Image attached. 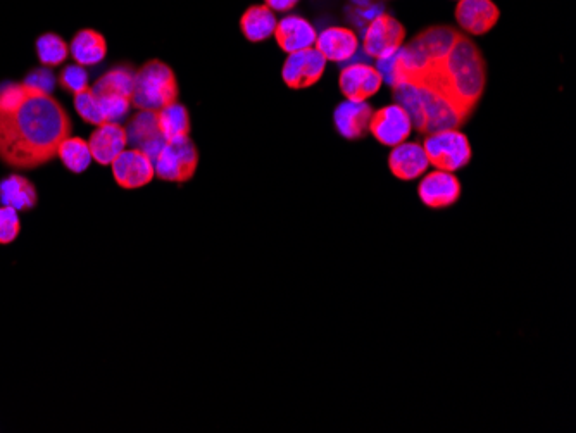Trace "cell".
Listing matches in <instances>:
<instances>
[{
  "label": "cell",
  "instance_id": "cell-29",
  "mask_svg": "<svg viewBox=\"0 0 576 433\" xmlns=\"http://www.w3.org/2000/svg\"><path fill=\"white\" fill-rule=\"evenodd\" d=\"M97 97L106 123H119L132 107V101L123 95H97Z\"/></svg>",
  "mask_w": 576,
  "mask_h": 433
},
{
  "label": "cell",
  "instance_id": "cell-15",
  "mask_svg": "<svg viewBox=\"0 0 576 433\" xmlns=\"http://www.w3.org/2000/svg\"><path fill=\"white\" fill-rule=\"evenodd\" d=\"M373 107L368 102L344 101L333 113V123L340 137L361 140L370 132Z\"/></svg>",
  "mask_w": 576,
  "mask_h": 433
},
{
  "label": "cell",
  "instance_id": "cell-28",
  "mask_svg": "<svg viewBox=\"0 0 576 433\" xmlns=\"http://www.w3.org/2000/svg\"><path fill=\"white\" fill-rule=\"evenodd\" d=\"M75 109L76 113L80 114V118L90 125L99 126L106 123L101 104H99V97L95 95L92 87L85 88L82 92L75 94Z\"/></svg>",
  "mask_w": 576,
  "mask_h": 433
},
{
  "label": "cell",
  "instance_id": "cell-25",
  "mask_svg": "<svg viewBox=\"0 0 576 433\" xmlns=\"http://www.w3.org/2000/svg\"><path fill=\"white\" fill-rule=\"evenodd\" d=\"M57 157L63 161L66 170L76 173V175L87 171L88 166L92 163L88 140L80 139V137H71V135L59 145Z\"/></svg>",
  "mask_w": 576,
  "mask_h": 433
},
{
  "label": "cell",
  "instance_id": "cell-23",
  "mask_svg": "<svg viewBox=\"0 0 576 433\" xmlns=\"http://www.w3.org/2000/svg\"><path fill=\"white\" fill-rule=\"evenodd\" d=\"M159 132L166 142L188 139L190 137V114L188 109L178 102L157 111Z\"/></svg>",
  "mask_w": 576,
  "mask_h": 433
},
{
  "label": "cell",
  "instance_id": "cell-24",
  "mask_svg": "<svg viewBox=\"0 0 576 433\" xmlns=\"http://www.w3.org/2000/svg\"><path fill=\"white\" fill-rule=\"evenodd\" d=\"M133 88H135V70L128 64H121L104 73L95 82L92 90L97 95H123L132 101Z\"/></svg>",
  "mask_w": 576,
  "mask_h": 433
},
{
  "label": "cell",
  "instance_id": "cell-26",
  "mask_svg": "<svg viewBox=\"0 0 576 433\" xmlns=\"http://www.w3.org/2000/svg\"><path fill=\"white\" fill-rule=\"evenodd\" d=\"M37 56L45 68H56L68 59L69 47L56 33H45L37 40Z\"/></svg>",
  "mask_w": 576,
  "mask_h": 433
},
{
  "label": "cell",
  "instance_id": "cell-12",
  "mask_svg": "<svg viewBox=\"0 0 576 433\" xmlns=\"http://www.w3.org/2000/svg\"><path fill=\"white\" fill-rule=\"evenodd\" d=\"M380 71L370 64L356 63L340 73V92L347 101L366 102L382 87Z\"/></svg>",
  "mask_w": 576,
  "mask_h": 433
},
{
  "label": "cell",
  "instance_id": "cell-31",
  "mask_svg": "<svg viewBox=\"0 0 576 433\" xmlns=\"http://www.w3.org/2000/svg\"><path fill=\"white\" fill-rule=\"evenodd\" d=\"M21 232V221L16 209L0 206V244H13Z\"/></svg>",
  "mask_w": 576,
  "mask_h": 433
},
{
  "label": "cell",
  "instance_id": "cell-17",
  "mask_svg": "<svg viewBox=\"0 0 576 433\" xmlns=\"http://www.w3.org/2000/svg\"><path fill=\"white\" fill-rule=\"evenodd\" d=\"M125 130L128 135V144H133V149L144 151L152 161L166 142L159 132L156 111H140L135 114Z\"/></svg>",
  "mask_w": 576,
  "mask_h": 433
},
{
  "label": "cell",
  "instance_id": "cell-32",
  "mask_svg": "<svg viewBox=\"0 0 576 433\" xmlns=\"http://www.w3.org/2000/svg\"><path fill=\"white\" fill-rule=\"evenodd\" d=\"M25 83L26 85H30V87L42 90V92L52 94L54 85H56V78H54L49 68H42V70H33L30 75L26 76Z\"/></svg>",
  "mask_w": 576,
  "mask_h": 433
},
{
  "label": "cell",
  "instance_id": "cell-9",
  "mask_svg": "<svg viewBox=\"0 0 576 433\" xmlns=\"http://www.w3.org/2000/svg\"><path fill=\"white\" fill-rule=\"evenodd\" d=\"M370 132L380 144L395 147L409 139L413 132V120L404 107L392 104L373 113Z\"/></svg>",
  "mask_w": 576,
  "mask_h": 433
},
{
  "label": "cell",
  "instance_id": "cell-22",
  "mask_svg": "<svg viewBox=\"0 0 576 433\" xmlns=\"http://www.w3.org/2000/svg\"><path fill=\"white\" fill-rule=\"evenodd\" d=\"M276 16L270 7L266 4H259V6H251L245 11L244 16L240 19V30L244 33V37L252 42V44H259L264 42L275 33Z\"/></svg>",
  "mask_w": 576,
  "mask_h": 433
},
{
  "label": "cell",
  "instance_id": "cell-5",
  "mask_svg": "<svg viewBox=\"0 0 576 433\" xmlns=\"http://www.w3.org/2000/svg\"><path fill=\"white\" fill-rule=\"evenodd\" d=\"M423 149L428 163L433 164L437 170L449 173L463 170L473 157L470 139L463 132H459L458 128L426 135Z\"/></svg>",
  "mask_w": 576,
  "mask_h": 433
},
{
  "label": "cell",
  "instance_id": "cell-7",
  "mask_svg": "<svg viewBox=\"0 0 576 433\" xmlns=\"http://www.w3.org/2000/svg\"><path fill=\"white\" fill-rule=\"evenodd\" d=\"M363 51L368 57L383 59L401 49L406 38V28L390 14H380L366 26L363 33Z\"/></svg>",
  "mask_w": 576,
  "mask_h": 433
},
{
  "label": "cell",
  "instance_id": "cell-19",
  "mask_svg": "<svg viewBox=\"0 0 576 433\" xmlns=\"http://www.w3.org/2000/svg\"><path fill=\"white\" fill-rule=\"evenodd\" d=\"M428 157H426L423 145L418 142H402L395 145L394 151L390 152L389 168L395 178L402 182H413L428 170Z\"/></svg>",
  "mask_w": 576,
  "mask_h": 433
},
{
  "label": "cell",
  "instance_id": "cell-20",
  "mask_svg": "<svg viewBox=\"0 0 576 433\" xmlns=\"http://www.w3.org/2000/svg\"><path fill=\"white\" fill-rule=\"evenodd\" d=\"M69 54L75 59V63L83 68L97 66L107 56L106 38L92 28L80 30L69 44Z\"/></svg>",
  "mask_w": 576,
  "mask_h": 433
},
{
  "label": "cell",
  "instance_id": "cell-11",
  "mask_svg": "<svg viewBox=\"0 0 576 433\" xmlns=\"http://www.w3.org/2000/svg\"><path fill=\"white\" fill-rule=\"evenodd\" d=\"M418 195L426 208H451L461 197V183L449 171H432L421 180Z\"/></svg>",
  "mask_w": 576,
  "mask_h": 433
},
{
  "label": "cell",
  "instance_id": "cell-6",
  "mask_svg": "<svg viewBox=\"0 0 576 433\" xmlns=\"http://www.w3.org/2000/svg\"><path fill=\"white\" fill-rule=\"evenodd\" d=\"M152 163L159 180L187 183L194 178L199 166V151L190 137L176 142H164Z\"/></svg>",
  "mask_w": 576,
  "mask_h": 433
},
{
  "label": "cell",
  "instance_id": "cell-3",
  "mask_svg": "<svg viewBox=\"0 0 576 433\" xmlns=\"http://www.w3.org/2000/svg\"><path fill=\"white\" fill-rule=\"evenodd\" d=\"M394 90L395 104L404 107L413 126L420 133L440 132L458 128L468 121V116L459 111L439 90L425 83H401Z\"/></svg>",
  "mask_w": 576,
  "mask_h": 433
},
{
  "label": "cell",
  "instance_id": "cell-14",
  "mask_svg": "<svg viewBox=\"0 0 576 433\" xmlns=\"http://www.w3.org/2000/svg\"><path fill=\"white\" fill-rule=\"evenodd\" d=\"M128 145V135L125 126L119 123H102L95 128L88 139V147L92 159L101 166H111L114 159L125 151Z\"/></svg>",
  "mask_w": 576,
  "mask_h": 433
},
{
  "label": "cell",
  "instance_id": "cell-27",
  "mask_svg": "<svg viewBox=\"0 0 576 433\" xmlns=\"http://www.w3.org/2000/svg\"><path fill=\"white\" fill-rule=\"evenodd\" d=\"M385 13V6L378 0H354L352 4L345 7V16L349 19L354 28L363 33L366 26L370 25L373 19Z\"/></svg>",
  "mask_w": 576,
  "mask_h": 433
},
{
  "label": "cell",
  "instance_id": "cell-10",
  "mask_svg": "<svg viewBox=\"0 0 576 433\" xmlns=\"http://www.w3.org/2000/svg\"><path fill=\"white\" fill-rule=\"evenodd\" d=\"M111 168L116 183L126 190L142 189L156 176L151 157L140 149H125L111 163Z\"/></svg>",
  "mask_w": 576,
  "mask_h": 433
},
{
  "label": "cell",
  "instance_id": "cell-16",
  "mask_svg": "<svg viewBox=\"0 0 576 433\" xmlns=\"http://www.w3.org/2000/svg\"><path fill=\"white\" fill-rule=\"evenodd\" d=\"M273 35H275L276 44L280 45V49L287 54L311 49L318 37L314 26L306 18L297 14H290L280 19L276 23Z\"/></svg>",
  "mask_w": 576,
  "mask_h": 433
},
{
  "label": "cell",
  "instance_id": "cell-8",
  "mask_svg": "<svg viewBox=\"0 0 576 433\" xmlns=\"http://www.w3.org/2000/svg\"><path fill=\"white\" fill-rule=\"evenodd\" d=\"M325 68L326 59L316 49L294 52L283 64V82L292 90H304L320 82Z\"/></svg>",
  "mask_w": 576,
  "mask_h": 433
},
{
  "label": "cell",
  "instance_id": "cell-4",
  "mask_svg": "<svg viewBox=\"0 0 576 433\" xmlns=\"http://www.w3.org/2000/svg\"><path fill=\"white\" fill-rule=\"evenodd\" d=\"M180 87L175 71L168 64L151 59L135 71V88L132 106L138 111H159L163 107L178 102Z\"/></svg>",
  "mask_w": 576,
  "mask_h": 433
},
{
  "label": "cell",
  "instance_id": "cell-13",
  "mask_svg": "<svg viewBox=\"0 0 576 433\" xmlns=\"http://www.w3.org/2000/svg\"><path fill=\"white\" fill-rule=\"evenodd\" d=\"M501 11L492 0H459L456 19L464 32L485 35L499 23Z\"/></svg>",
  "mask_w": 576,
  "mask_h": 433
},
{
  "label": "cell",
  "instance_id": "cell-30",
  "mask_svg": "<svg viewBox=\"0 0 576 433\" xmlns=\"http://www.w3.org/2000/svg\"><path fill=\"white\" fill-rule=\"evenodd\" d=\"M59 83L66 92H71L73 95L78 94V92L88 88V71L80 64H69L61 71Z\"/></svg>",
  "mask_w": 576,
  "mask_h": 433
},
{
  "label": "cell",
  "instance_id": "cell-1",
  "mask_svg": "<svg viewBox=\"0 0 576 433\" xmlns=\"http://www.w3.org/2000/svg\"><path fill=\"white\" fill-rule=\"evenodd\" d=\"M71 118L63 104L23 83L0 87V161L16 170H35L51 163L71 135Z\"/></svg>",
  "mask_w": 576,
  "mask_h": 433
},
{
  "label": "cell",
  "instance_id": "cell-18",
  "mask_svg": "<svg viewBox=\"0 0 576 433\" xmlns=\"http://www.w3.org/2000/svg\"><path fill=\"white\" fill-rule=\"evenodd\" d=\"M314 45H316V51L320 52L326 61L345 63V61H351L359 51V38L349 28L332 26L316 37Z\"/></svg>",
  "mask_w": 576,
  "mask_h": 433
},
{
  "label": "cell",
  "instance_id": "cell-21",
  "mask_svg": "<svg viewBox=\"0 0 576 433\" xmlns=\"http://www.w3.org/2000/svg\"><path fill=\"white\" fill-rule=\"evenodd\" d=\"M37 201V189L25 176L13 173L0 182L2 206H9L16 211H30L37 206Z\"/></svg>",
  "mask_w": 576,
  "mask_h": 433
},
{
  "label": "cell",
  "instance_id": "cell-33",
  "mask_svg": "<svg viewBox=\"0 0 576 433\" xmlns=\"http://www.w3.org/2000/svg\"><path fill=\"white\" fill-rule=\"evenodd\" d=\"M264 4L276 13H288L290 9H294L299 4V0H264Z\"/></svg>",
  "mask_w": 576,
  "mask_h": 433
},
{
  "label": "cell",
  "instance_id": "cell-2",
  "mask_svg": "<svg viewBox=\"0 0 576 433\" xmlns=\"http://www.w3.org/2000/svg\"><path fill=\"white\" fill-rule=\"evenodd\" d=\"M425 83L439 90L470 118L487 85V64L475 42L464 33L444 57L416 68L406 83Z\"/></svg>",
  "mask_w": 576,
  "mask_h": 433
}]
</instances>
